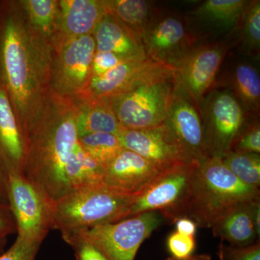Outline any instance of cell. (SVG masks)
I'll use <instances>...</instances> for the list:
<instances>
[{
    "mask_svg": "<svg viewBox=\"0 0 260 260\" xmlns=\"http://www.w3.org/2000/svg\"><path fill=\"white\" fill-rule=\"evenodd\" d=\"M104 168L92 158L77 142L64 168L70 191L102 184Z\"/></svg>",
    "mask_w": 260,
    "mask_h": 260,
    "instance_id": "603a6c76",
    "label": "cell"
},
{
    "mask_svg": "<svg viewBox=\"0 0 260 260\" xmlns=\"http://www.w3.org/2000/svg\"><path fill=\"white\" fill-rule=\"evenodd\" d=\"M49 93L71 99L81 93L92 76V64L96 51L93 35L51 39Z\"/></svg>",
    "mask_w": 260,
    "mask_h": 260,
    "instance_id": "52a82bcc",
    "label": "cell"
},
{
    "mask_svg": "<svg viewBox=\"0 0 260 260\" xmlns=\"http://www.w3.org/2000/svg\"><path fill=\"white\" fill-rule=\"evenodd\" d=\"M260 200L245 202L233 207L213 224L214 237L230 243L232 246H245L254 243L256 235L254 215Z\"/></svg>",
    "mask_w": 260,
    "mask_h": 260,
    "instance_id": "44dd1931",
    "label": "cell"
},
{
    "mask_svg": "<svg viewBox=\"0 0 260 260\" xmlns=\"http://www.w3.org/2000/svg\"><path fill=\"white\" fill-rule=\"evenodd\" d=\"M96 51L112 52L128 59L146 58L139 36L106 13L93 32Z\"/></svg>",
    "mask_w": 260,
    "mask_h": 260,
    "instance_id": "ac0fdd59",
    "label": "cell"
},
{
    "mask_svg": "<svg viewBox=\"0 0 260 260\" xmlns=\"http://www.w3.org/2000/svg\"><path fill=\"white\" fill-rule=\"evenodd\" d=\"M78 139L73 101L49 93L25 140L23 174L53 204L70 192L64 168Z\"/></svg>",
    "mask_w": 260,
    "mask_h": 260,
    "instance_id": "7a4b0ae2",
    "label": "cell"
},
{
    "mask_svg": "<svg viewBox=\"0 0 260 260\" xmlns=\"http://www.w3.org/2000/svg\"><path fill=\"white\" fill-rule=\"evenodd\" d=\"M19 3L32 28L50 40L55 37L59 27V1L25 0Z\"/></svg>",
    "mask_w": 260,
    "mask_h": 260,
    "instance_id": "484cf974",
    "label": "cell"
},
{
    "mask_svg": "<svg viewBox=\"0 0 260 260\" xmlns=\"http://www.w3.org/2000/svg\"><path fill=\"white\" fill-rule=\"evenodd\" d=\"M225 54L226 49L222 44L201 46L194 48L174 70L176 86L186 92L200 109Z\"/></svg>",
    "mask_w": 260,
    "mask_h": 260,
    "instance_id": "4fadbf2b",
    "label": "cell"
},
{
    "mask_svg": "<svg viewBox=\"0 0 260 260\" xmlns=\"http://www.w3.org/2000/svg\"><path fill=\"white\" fill-rule=\"evenodd\" d=\"M117 136L123 148L146 159L160 173L192 162L165 123L148 129H124Z\"/></svg>",
    "mask_w": 260,
    "mask_h": 260,
    "instance_id": "7c38bea8",
    "label": "cell"
},
{
    "mask_svg": "<svg viewBox=\"0 0 260 260\" xmlns=\"http://www.w3.org/2000/svg\"><path fill=\"white\" fill-rule=\"evenodd\" d=\"M132 60L112 52L96 51L92 64V76H99L121 64L124 61Z\"/></svg>",
    "mask_w": 260,
    "mask_h": 260,
    "instance_id": "836d02e7",
    "label": "cell"
},
{
    "mask_svg": "<svg viewBox=\"0 0 260 260\" xmlns=\"http://www.w3.org/2000/svg\"><path fill=\"white\" fill-rule=\"evenodd\" d=\"M259 200V189L239 180L220 158L207 157L197 162L184 217L193 220L198 227L211 229L236 205Z\"/></svg>",
    "mask_w": 260,
    "mask_h": 260,
    "instance_id": "3957f363",
    "label": "cell"
},
{
    "mask_svg": "<svg viewBox=\"0 0 260 260\" xmlns=\"http://www.w3.org/2000/svg\"><path fill=\"white\" fill-rule=\"evenodd\" d=\"M25 140L8 94L0 83V159L8 174H23Z\"/></svg>",
    "mask_w": 260,
    "mask_h": 260,
    "instance_id": "e0dca14e",
    "label": "cell"
},
{
    "mask_svg": "<svg viewBox=\"0 0 260 260\" xmlns=\"http://www.w3.org/2000/svg\"><path fill=\"white\" fill-rule=\"evenodd\" d=\"M8 175V205L18 236L42 244L51 229L54 204L23 174Z\"/></svg>",
    "mask_w": 260,
    "mask_h": 260,
    "instance_id": "30bf717a",
    "label": "cell"
},
{
    "mask_svg": "<svg viewBox=\"0 0 260 260\" xmlns=\"http://www.w3.org/2000/svg\"><path fill=\"white\" fill-rule=\"evenodd\" d=\"M76 112L78 136L107 133L118 135L124 129L110 107L107 99H99L85 93L71 98Z\"/></svg>",
    "mask_w": 260,
    "mask_h": 260,
    "instance_id": "ffe728a7",
    "label": "cell"
},
{
    "mask_svg": "<svg viewBox=\"0 0 260 260\" xmlns=\"http://www.w3.org/2000/svg\"><path fill=\"white\" fill-rule=\"evenodd\" d=\"M174 73L172 68L148 56L132 59L124 61L104 74L91 77L88 86L82 93L92 97L108 99Z\"/></svg>",
    "mask_w": 260,
    "mask_h": 260,
    "instance_id": "5bb4252c",
    "label": "cell"
},
{
    "mask_svg": "<svg viewBox=\"0 0 260 260\" xmlns=\"http://www.w3.org/2000/svg\"><path fill=\"white\" fill-rule=\"evenodd\" d=\"M200 111L208 156L220 158L232 150L247 125L245 111L230 90L214 91L203 100Z\"/></svg>",
    "mask_w": 260,
    "mask_h": 260,
    "instance_id": "9c48e42d",
    "label": "cell"
},
{
    "mask_svg": "<svg viewBox=\"0 0 260 260\" xmlns=\"http://www.w3.org/2000/svg\"><path fill=\"white\" fill-rule=\"evenodd\" d=\"M138 197L119 194L102 184L70 191L53 205L51 229L61 235L129 218Z\"/></svg>",
    "mask_w": 260,
    "mask_h": 260,
    "instance_id": "277c9868",
    "label": "cell"
},
{
    "mask_svg": "<svg viewBox=\"0 0 260 260\" xmlns=\"http://www.w3.org/2000/svg\"><path fill=\"white\" fill-rule=\"evenodd\" d=\"M197 162L178 164L159 174L148 189L138 197L129 217L150 211L175 221L184 217L194 179Z\"/></svg>",
    "mask_w": 260,
    "mask_h": 260,
    "instance_id": "ba28073f",
    "label": "cell"
},
{
    "mask_svg": "<svg viewBox=\"0 0 260 260\" xmlns=\"http://www.w3.org/2000/svg\"><path fill=\"white\" fill-rule=\"evenodd\" d=\"M56 35L65 37L93 35L106 15L104 1L100 0H61Z\"/></svg>",
    "mask_w": 260,
    "mask_h": 260,
    "instance_id": "d6986e66",
    "label": "cell"
},
{
    "mask_svg": "<svg viewBox=\"0 0 260 260\" xmlns=\"http://www.w3.org/2000/svg\"><path fill=\"white\" fill-rule=\"evenodd\" d=\"M234 93L244 111L259 113L260 107V77L259 72L249 63H239L232 75Z\"/></svg>",
    "mask_w": 260,
    "mask_h": 260,
    "instance_id": "d4e9b609",
    "label": "cell"
},
{
    "mask_svg": "<svg viewBox=\"0 0 260 260\" xmlns=\"http://www.w3.org/2000/svg\"><path fill=\"white\" fill-rule=\"evenodd\" d=\"M175 87L174 73L147 82L107 100L121 125L143 129L164 124Z\"/></svg>",
    "mask_w": 260,
    "mask_h": 260,
    "instance_id": "8992f818",
    "label": "cell"
},
{
    "mask_svg": "<svg viewBox=\"0 0 260 260\" xmlns=\"http://www.w3.org/2000/svg\"><path fill=\"white\" fill-rule=\"evenodd\" d=\"M141 40L148 57L174 70L194 49V37L173 15L154 13Z\"/></svg>",
    "mask_w": 260,
    "mask_h": 260,
    "instance_id": "8fae6325",
    "label": "cell"
},
{
    "mask_svg": "<svg viewBox=\"0 0 260 260\" xmlns=\"http://www.w3.org/2000/svg\"><path fill=\"white\" fill-rule=\"evenodd\" d=\"M106 11L132 31L142 36L154 14L151 4L145 0H104Z\"/></svg>",
    "mask_w": 260,
    "mask_h": 260,
    "instance_id": "cb8c5ba5",
    "label": "cell"
},
{
    "mask_svg": "<svg viewBox=\"0 0 260 260\" xmlns=\"http://www.w3.org/2000/svg\"><path fill=\"white\" fill-rule=\"evenodd\" d=\"M199 111L189 95L175 85L165 124L191 161L208 157Z\"/></svg>",
    "mask_w": 260,
    "mask_h": 260,
    "instance_id": "9a60e30c",
    "label": "cell"
},
{
    "mask_svg": "<svg viewBox=\"0 0 260 260\" xmlns=\"http://www.w3.org/2000/svg\"><path fill=\"white\" fill-rule=\"evenodd\" d=\"M196 247L194 237H188L175 232L167 239V248L172 257L184 259L192 255Z\"/></svg>",
    "mask_w": 260,
    "mask_h": 260,
    "instance_id": "d6a6232c",
    "label": "cell"
},
{
    "mask_svg": "<svg viewBox=\"0 0 260 260\" xmlns=\"http://www.w3.org/2000/svg\"><path fill=\"white\" fill-rule=\"evenodd\" d=\"M42 243L17 237L13 245L0 254V260H35Z\"/></svg>",
    "mask_w": 260,
    "mask_h": 260,
    "instance_id": "4dcf8cb0",
    "label": "cell"
},
{
    "mask_svg": "<svg viewBox=\"0 0 260 260\" xmlns=\"http://www.w3.org/2000/svg\"><path fill=\"white\" fill-rule=\"evenodd\" d=\"M79 144L103 167H107L124 149L117 135L107 133H91L79 137Z\"/></svg>",
    "mask_w": 260,
    "mask_h": 260,
    "instance_id": "4316f807",
    "label": "cell"
},
{
    "mask_svg": "<svg viewBox=\"0 0 260 260\" xmlns=\"http://www.w3.org/2000/svg\"><path fill=\"white\" fill-rule=\"evenodd\" d=\"M16 232V223L9 205L0 203V234L8 237Z\"/></svg>",
    "mask_w": 260,
    "mask_h": 260,
    "instance_id": "d590c367",
    "label": "cell"
},
{
    "mask_svg": "<svg viewBox=\"0 0 260 260\" xmlns=\"http://www.w3.org/2000/svg\"><path fill=\"white\" fill-rule=\"evenodd\" d=\"M162 220L159 212H146L61 237L68 244L81 241L91 244L107 260H135L140 246L160 226Z\"/></svg>",
    "mask_w": 260,
    "mask_h": 260,
    "instance_id": "5b68a950",
    "label": "cell"
},
{
    "mask_svg": "<svg viewBox=\"0 0 260 260\" xmlns=\"http://www.w3.org/2000/svg\"><path fill=\"white\" fill-rule=\"evenodd\" d=\"M231 151L260 153V125L259 119L247 124L233 145Z\"/></svg>",
    "mask_w": 260,
    "mask_h": 260,
    "instance_id": "f546056e",
    "label": "cell"
},
{
    "mask_svg": "<svg viewBox=\"0 0 260 260\" xmlns=\"http://www.w3.org/2000/svg\"><path fill=\"white\" fill-rule=\"evenodd\" d=\"M160 174L146 159L124 148L104 168L102 183L119 194L139 197Z\"/></svg>",
    "mask_w": 260,
    "mask_h": 260,
    "instance_id": "2e32d148",
    "label": "cell"
},
{
    "mask_svg": "<svg viewBox=\"0 0 260 260\" xmlns=\"http://www.w3.org/2000/svg\"><path fill=\"white\" fill-rule=\"evenodd\" d=\"M7 238L6 236L0 234V254H3L5 251V246L7 244Z\"/></svg>",
    "mask_w": 260,
    "mask_h": 260,
    "instance_id": "ab89813d",
    "label": "cell"
},
{
    "mask_svg": "<svg viewBox=\"0 0 260 260\" xmlns=\"http://www.w3.org/2000/svg\"><path fill=\"white\" fill-rule=\"evenodd\" d=\"M166 260H212L211 256L208 254H198V255H191L189 257L184 258V259H177L174 257H169Z\"/></svg>",
    "mask_w": 260,
    "mask_h": 260,
    "instance_id": "f35d334b",
    "label": "cell"
},
{
    "mask_svg": "<svg viewBox=\"0 0 260 260\" xmlns=\"http://www.w3.org/2000/svg\"><path fill=\"white\" fill-rule=\"evenodd\" d=\"M220 260H260V244L258 242L245 246H219Z\"/></svg>",
    "mask_w": 260,
    "mask_h": 260,
    "instance_id": "1f68e13d",
    "label": "cell"
},
{
    "mask_svg": "<svg viewBox=\"0 0 260 260\" xmlns=\"http://www.w3.org/2000/svg\"><path fill=\"white\" fill-rule=\"evenodd\" d=\"M241 25L243 44L251 54H259L260 48V2L249 1Z\"/></svg>",
    "mask_w": 260,
    "mask_h": 260,
    "instance_id": "f1b7e54d",
    "label": "cell"
},
{
    "mask_svg": "<svg viewBox=\"0 0 260 260\" xmlns=\"http://www.w3.org/2000/svg\"><path fill=\"white\" fill-rule=\"evenodd\" d=\"M177 232L188 237H194L197 232L198 225L191 219L183 217L174 221Z\"/></svg>",
    "mask_w": 260,
    "mask_h": 260,
    "instance_id": "8d00e7d4",
    "label": "cell"
},
{
    "mask_svg": "<svg viewBox=\"0 0 260 260\" xmlns=\"http://www.w3.org/2000/svg\"><path fill=\"white\" fill-rule=\"evenodd\" d=\"M8 170L0 159V203L5 205H8Z\"/></svg>",
    "mask_w": 260,
    "mask_h": 260,
    "instance_id": "74e56055",
    "label": "cell"
},
{
    "mask_svg": "<svg viewBox=\"0 0 260 260\" xmlns=\"http://www.w3.org/2000/svg\"><path fill=\"white\" fill-rule=\"evenodd\" d=\"M220 158L224 165L244 184L259 189V154L229 151Z\"/></svg>",
    "mask_w": 260,
    "mask_h": 260,
    "instance_id": "83f0119b",
    "label": "cell"
},
{
    "mask_svg": "<svg viewBox=\"0 0 260 260\" xmlns=\"http://www.w3.org/2000/svg\"><path fill=\"white\" fill-rule=\"evenodd\" d=\"M249 3L246 0H207L194 10V15L213 28L231 30L241 24Z\"/></svg>",
    "mask_w": 260,
    "mask_h": 260,
    "instance_id": "7402d4cb",
    "label": "cell"
},
{
    "mask_svg": "<svg viewBox=\"0 0 260 260\" xmlns=\"http://www.w3.org/2000/svg\"><path fill=\"white\" fill-rule=\"evenodd\" d=\"M51 56V40L32 28L20 3L0 2V83L25 140L49 97Z\"/></svg>",
    "mask_w": 260,
    "mask_h": 260,
    "instance_id": "6da1fadb",
    "label": "cell"
},
{
    "mask_svg": "<svg viewBox=\"0 0 260 260\" xmlns=\"http://www.w3.org/2000/svg\"><path fill=\"white\" fill-rule=\"evenodd\" d=\"M68 244L74 249L76 260H107L100 251L88 243L74 241Z\"/></svg>",
    "mask_w": 260,
    "mask_h": 260,
    "instance_id": "e575fe53",
    "label": "cell"
}]
</instances>
